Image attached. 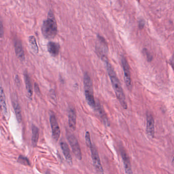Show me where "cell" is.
I'll list each match as a JSON object with an SVG mask.
<instances>
[{
  "label": "cell",
  "instance_id": "obj_1",
  "mask_svg": "<svg viewBox=\"0 0 174 174\" xmlns=\"http://www.w3.org/2000/svg\"><path fill=\"white\" fill-rule=\"evenodd\" d=\"M101 59L106 65L108 75L109 76V78L111 81L113 89L116 93L117 97L120 103L123 108L125 109H127V105L126 102L124 92L121 86V83L116 75V72H114L112 65L108 61L106 56H105V55L101 56Z\"/></svg>",
  "mask_w": 174,
  "mask_h": 174
},
{
  "label": "cell",
  "instance_id": "obj_2",
  "mask_svg": "<svg viewBox=\"0 0 174 174\" xmlns=\"http://www.w3.org/2000/svg\"><path fill=\"white\" fill-rule=\"evenodd\" d=\"M41 31L43 36L45 39H53L56 35L58 32L57 24L51 11L49 12L47 20L43 22Z\"/></svg>",
  "mask_w": 174,
  "mask_h": 174
},
{
  "label": "cell",
  "instance_id": "obj_3",
  "mask_svg": "<svg viewBox=\"0 0 174 174\" xmlns=\"http://www.w3.org/2000/svg\"><path fill=\"white\" fill-rule=\"evenodd\" d=\"M84 85L85 97L88 104L93 109H95L96 103L94 97L93 82L88 73H86L84 76Z\"/></svg>",
  "mask_w": 174,
  "mask_h": 174
},
{
  "label": "cell",
  "instance_id": "obj_4",
  "mask_svg": "<svg viewBox=\"0 0 174 174\" xmlns=\"http://www.w3.org/2000/svg\"><path fill=\"white\" fill-rule=\"evenodd\" d=\"M67 138L70 145L72 147V150L73 154L75 156L76 158L78 160H81L82 159V154H81V149L80 148V144L78 143V139L72 133L67 131L66 133Z\"/></svg>",
  "mask_w": 174,
  "mask_h": 174
},
{
  "label": "cell",
  "instance_id": "obj_5",
  "mask_svg": "<svg viewBox=\"0 0 174 174\" xmlns=\"http://www.w3.org/2000/svg\"><path fill=\"white\" fill-rule=\"evenodd\" d=\"M91 152L92 158L93 160V165L96 172L99 174L104 173L102 166L101 165V161L100 159L99 156L98 151L95 146H92L90 148Z\"/></svg>",
  "mask_w": 174,
  "mask_h": 174
},
{
  "label": "cell",
  "instance_id": "obj_6",
  "mask_svg": "<svg viewBox=\"0 0 174 174\" xmlns=\"http://www.w3.org/2000/svg\"><path fill=\"white\" fill-rule=\"evenodd\" d=\"M50 121L52 131V136L53 137V139L56 141H57L59 139L61 131L60 127L58 124V121L56 120V116L53 112L50 114Z\"/></svg>",
  "mask_w": 174,
  "mask_h": 174
},
{
  "label": "cell",
  "instance_id": "obj_7",
  "mask_svg": "<svg viewBox=\"0 0 174 174\" xmlns=\"http://www.w3.org/2000/svg\"><path fill=\"white\" fill-rule=\"evenodd\" d=\"M121 62L122 65L123 67L124 74V80L126 83L127 87L128 89H131L132 87V82H131V74L130 71V67L129 64L128 63L127 61L125 58V57H122L121 59Z\"/></svg>",
  "mask_w": 174,
  "mask_h": 174
},
{
  "label": "cell",
  "instance_id": "obj_8",
  "mask_svg": "<svg viewBox=\"0 0 174 174\" xmlns=\"http://www.w3.org/2000/svg\"><path fill=\"white\" fill-rule=\"evenodd\" d=\"M120 151L121 153L122 158L123 161V164L124 166L125 171L126 174H133V172L131 169V165L130 161V158L128 156L126 151H125L124 149L122 148H120Z\"/></svg>",
  "mask_w": 174,
  "mask_h": 174
},
{
  "label": "cell",
  "instance_id": "obj_9",
  "mask_svg": "<svg viewBox=\"0 0 174 174\" xmlns=\"http://www.w3.org/2000/svg\"><path fill=\"white\" fill-rule=\"evenodd\" d=\"M68 124L69 127L73 131L75 130L76 125V113L75 109L71 107L68 114Z\"/></svg>",
  "mask_w": 174,
  "mask_h": 174
},
{
  "label": "cell",
  "instance_id": "obj_10",
  "mask_svg": "<svg viewBox=\"0 0 174 174\" xmlns=\"http://www.w3.org/2000/svg\"><path fill=\"white\" fill-rule=\"evenodd\" d=\"M60 146L63 151L64 156H65V159L67 163L70 164H72V158L70 154V150L66 142L65 141H61L60 142Z\"/></svg>",
  "mask_w": 174,
  "mask_h": 174
},
{
  "label": "cell",
  "instance_id": "obj_11",
  "mask_svg": "<svg viewBox=\"0 0 174 174\" xmlns=\"http://www.w3.org/2000/svg\"><path fill=\"white\" fill-rule=\"evenodd\" d=\"M14 45L17 57L22 61H25V54L20 41L18 39H15L14 41Z\"/></svg>",
  "mask_w": 174,
  "mask_h": 174
},
{
  "label": "cell",
  "instance_id": "obj_12",
  "mask_svg": "<svg viewBox=\"0 0 174 174\" xmlns=\"http://www.w3.org/2000/svg\"><path fill=\"white\" fill-rule=\"evenodd\" d=\"M147 133L150 137H154L155 133L154 121L151 114H148L147 117Z\"/></svg>",
  "mask_w": 174,
  "mask_h": 174
},
{
  "label": "cell",
  "instance_id": "obj_13",
  "mask_svg": "<svg viewBox=\"0 0 174 174\" xmlns=\"http://www.w3.org/2000/svg\"><path fill=\"white\" fill-rule=\"evenodd\" d=\"M12 103L13 104L14 110L16 114L17 120L18 122L20 123L22 120V112H21L20 105L18 103V100L17 99L16 95H13Z\"/></svg>",
  "mask_w": 174,
  "mask_h": 174
},
{
  "label": "cell",
  "instance_id": "obj_14",
  "mask_svg": "<svg viewBox=\"0 0 174 174\" xmlns=\"http://www.w3.org/2000/svg\"><path fill=\"white\" fill-rule=\"evenodd\" d=\"M0 109L4 116H7L8 111L6 102V97L3 89L2 87H0Z\"/></svg>",
  "mask_w": 174,
  "mask_h": 174
},
{
  "label": "cell",
  "instance_id": "obj_15",
  "mask_svg": "<svg viewBox=\"0 0 174 174\" xmlns=\"http://www.w3.org/2000/svg\"><path fill=\"white\" fill-rule=\"evenodd\" d=\"M24 79H25V84H26V87L27 90V94L29 99L31 100L33 95V87L32 85L31 80L29 75L27 73H25L24 74Z\"/></svg>",
  "mask_w": 174,
  "mask_h": 174
},
{
  "label": "cell",
  "instance_id": "obj_16",
  "mask_svg": "<svg viewBox=\"0 0 174 174\" xmlns=\"http://www.w3.org/2000/svg\"><path fill=\"white\" fill-rule=\"evenodd\" d=\"M60 45L53 42H50L47 45V49L50 54L53 56L56 57L58 55L60 51Z\"/></svg>",
  "mask_w": 174,
  "mask_h": 174
},
{
  "label": "cell",
  "instance_id": "obj_17",
  "mask_svg": "<svg viewBox=\"0 0 174 174\" xmlns=\"http://www.w3.org/2000/svg\"><path fill=\"white\" fill-rule=\"evenodd\" d=\"M95 109H96L97 111L98 112L100 117L102 119V120L103 122V123L105 125L109 126V125H110L109 120L108 119V117H107L105 112L104 110L103 109L102 107H101L100 104H99V103H98V104H96V107H95Z\"/></svg>",
  "mask_w": 174,
  "mask_h": 174
},
{
  "label": "cell",
  "instance_id": "obj_18",
  "mask_svg": "<svg viewBox=\"0 0 174 174\" xmlns=\"http://www.w3.org/2000/svg\"><path fill=\"white\" fill-rule=\"evenodd\" d=\"M32 142L34 147H36L39 139V129L34 125L32 126Z\"/></svg>",
  "mask_w": 174,
  "mask_h": 174
},
{
  "label": "cell",
  "instance_id": "obj_19",
  "mask_svg": "<svg viewBox=\"0 0 174 174\" xmlns=\"http://www.w3.org/2000/svg\"><path fill=\"white\" fill-rule=\"evenodd\" d=\"M29 42L30 44V47L31 48L32 51L34 53H38V47L37 44L36 40L35 39V37L33 36H30L29 38Z\"/></svg>",
  "mask_w": 174,
  "mask_h": 174
},
{
  "label": "cell",
  "instance_id": "obj_20",
  "mask_svg": "<svg viewBox=\"0 0 174 174\" xmlns=\"http://www.w3.org/2000/svg\"><path fill=\"white\" fill-rule=\"evenodd\" d=\"M18 162L25 166H28L30 165V161L29 160V159L23 156L20 155L18 157Z\"/></svg>",
  "mask_w": 174,
  "mask_h": 174
},
{
  "label": "cell",
  "instance_id": "obj_21",
  "mask_svg": "<svg viewBox=\"0 0 174 174\" xmlns=\"http://www.w3.org/2000/svg\"><path fill=\"white\" fill-rule=\"evenodd\" d=\"M85 140H86V143L87 146L90 149L92 147V144L91 140V137H90V133L87 131L86 133V135H85Z\"/></svg>",
  "mask_w": 174,
  "mask_h": 174
},
{
  "label": "cell",
  "instance_id": "obj_22",
  "mask_svg": "<svg viewBox=\"0 0 174 174\" xmlns=\"http://www.w3.org/2000/svg\"><path fill=\"white\" fill-rule=\"evenodd\" d=\"M4 36V28L2 21L0 20V37L2 38Z\"/></svg>",
  "mask_w": 174,
  "mask_h": 174
},
{
  "label": "cell",
  "instance_id": "obj_23",
  "mask_svg": "<svg viewBox=\"0 0 174 174\" xmlns=\"http://www.w3.org/2000/svg\"><path fill=\"white\" fill-rule=\"evenodd\" d=\"M144 53L145 54H146V57L147 58V59L149 61H151L152 60V57H151V55H150V54L146 50H144Z\"/></svg>",
  "mask_w": 174,
  "mask_h": 174
},
{
  "label": "cell",
  "instance_id": "obj_24",
  "mask_svg": "<svg viewBox=\"0 0 174 174\" xmlns=\"http://www.w3.org/2000/svg\"><path fill=\"white\" fill-rule=\"evenodd\" d=\"M145 22L144 20H141L139 22V27L140 29L143 28V27H144Z\"/></svg>",
  "mask_w": 174,
  "mask_h": 174
},
{
  "label": "cell",
  "instance_id": "obj_25",
  "mask_svg": "<svg viewBox=\"0 0 174 174\" xmlns=\"http://www.w3.org/2000/svg\"><path fill=\"white\" fill-rule=\"evenodd\" d=\"M171 64H172V65L174 67V55L172 56V58H171Z\"/></svg>",
  "mask_w": 174,
  "mask_h": 174
},
{
  "label": "cell",
  "instance_id": "obj_26",
  "mask_svg": "<svg viewBox=\"0 0 174 174\" xmlns=\"http://www.w3.org/2000/svg\"><path fill=\"white\" fill-rule=\"evenodd\" d=\"M172 163H173V164H174V158H173V159H172Z\"/></svg>",
  "mask_w": 174,
  "mask_h": 174
}]
</instances>
